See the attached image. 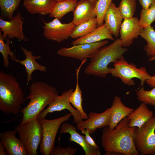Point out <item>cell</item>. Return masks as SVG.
<instances>
[{
	"label": "cell",
	"instance_id": "cell-19",
	"mask_svg": "<svg viewBox=\"0 0 155 155\" xmlns=\"http://www.w3.org/2000/svg\"><path fill=\"white\" fill-rule=\"evenodd\" d=\"M111 108L110 118L108 126L110 130L113 129L120 121L134 110L125 106L121 98L117 96H115Z\"/></svg>",
	"mask_w": 155,
	"mask_h": 155
},
{
	"label": "cell",
	"instance_id": "cell-5",
	"mask_svg": "<svg viewBox=\"0 0 155 155\" xmlns=\"http://www.w3.org/2000/svg\"><path fill=\"white\" fill-rule=\"evenodd\" d=\"M113 63L114 67L109 68V73L120 78L124 84L129 86L135 85L134 78L139 79L140 85L144 86V83L151 76L145 67H137L134 64L129 63L123 56Z\"/></svg>",
	"mask_w": 155,
	"mask_h": 155
},
{
	"label": "cell",
	"instance_id": "cell-11",
	"mask_svg": "<svg viewBox=\"0 0 155 155\" xmlns=\"http://www.w3.org/2000/svg\"><path fill=\"white\" fill-rule=\"evenodd\" d=\"M108 41L105 40L100 42L73 45L69 48L62 47L58 50L59 56L75 58L82 61L90 58L100 48L105 45Z\"/></svg>",
	"mask_w": 155,
	"mask_h": 155
},
{
	"label": "cell",
	"instance_id": "cell-22",
	"mask_svg": "<svg viewBox=\"0 0 155 155\" xmlns=\"http://www.w3.org/2000/svg\"><path fill=\"white\" fill-rule=\"evenodd\" d=\"M56 2L55 0H28L24 1L23 5L31 14L45 16L51 13Z\"/></svg>",
	"mask_w": 155,
	"mask_h": 155
},
{
	"label": "cell",
	"instance_id": "cell-31",
	"mask_svg": "<svg viewBox=\"0 0 155 155\" xmlns=\"http://www.w3.org/2000/svg\"><path fill=\"white\" fill-rule=\"evenodd\" d=\"M10 39L7 38L5 43L0 31V52L2 55L4 67L7 68L9 65V55L10 59L13 61L17 58L13 53L11 51L9 44L11 43Z\"/></svg>",
	"mask_w": 155,
	"mask_h": 155
},
{
	"label": "cell",
	"instance_id": "cell-27",
	"mask_svg": "<svg viewBox=\"0 0 155 155\" xmlns=\"http://www.w3.org/2000/svg\"><path fill=\"white\" fill-rule=\"evenodd\" d=\"M97 26L96 18L76 26L71 36L73 39H77L85 36L94 30Z\"/></svg>",
	"mask_w": 155,
	"mask_h": 155
},
{
	"label": "cell",
	"instance_id": "cell-33",
	"mask_svg": "<svg viewBox=\"0 0 155 155\" xmlns=\"http://www.w3.org/2000/svg\"><path fill=\"white\" fill-rule=\"evenodd\" d=\"M112 0H98L95 5L97 26L103 24L104 17L106 12Z\"/></svg>",
	"mask_w": 155,
	"mask_h": 155
},
{
	"label": "cell",
	"instance_id": "cell-7",
	"mask_svg": "<svg viewBox=\"0 0 155 155\" xmlns=\"http://www.w3.org/2000/svg\"><path fill=\"white\" fill-rule=\"evenodd\" d=\"M135 147L141 155H155V116L140 128H136L133 134Z\"/></svg>",
	"mask_w": 155,
	"mask_h": 155
},
{
	"label": "cell",
	"instance_id": "cell-6",
	"mask_svg": "<svg viewBox=\"0 0 155 155\" xmlns=\"http://www.w3.org/2000/svg\"><path fill=\"white\" fill-rule=\"evenodd\" d=\"M28 155H37V150L42 140L41 123L37 117L15 127V129Z\"/></svg>",
	"mask_w": 155,
	"mask_h": 155
},
{
	"label": "cell",
	"instance_id": "cell-12",
	"mask_svg": "<svg viewBox=\"0 0 155 155\" xmlns=\"http://www.w3.org/2000/svg\"><path fill=\"white\" fill-rule=\"evenodd\" d=\"M23 20L20 11H18L13 18L9 21L0 18V31L4 40L7 38H16L19 40L28 41L23 30Z\"/></svg>",
	"mask_w": 155,
	"mask_h": 155
},
{
	"label": "cell",
	"instance_id": "cell-37",
	"mask_svg": "<svg viewBox=\"0 0 155 155\" xmlns=\"http://www.w3.org/2000/svg\"><path fill=\"white\" fill-rule=\"evenodd\" d=\"M149 61L155 60V58L148 59ZM146 82L150 85L151 88L155 87V75L151 76V77L146 80Z\"/></svg>",
	"mask_w": 155,
	"mask_h": 155
},
{
	"label": "cell",
	"instance_id": "cell-17",
	"mask_svg": "<svg viewBox=\"0 0 155 155\" xmlns=\"http://www.w3.org/2000/svg\"><path fill=\"white\" fill-rule=\"evenodd\" d=\"M95 5L88 0H80L73 12L72 22L77 26L96 18Z\"/></svg>",
	"mask_w": 155,
	"mask_h": 155
},
{
	"label": "cell",
	"instance_id": "cell-23",
	"mask_svg": "<svg viewBox=\"0 0 155 155\" xmlns=\"http://www.w3.org/2000/svg\"><path fill=\"white\" fill-rule=\"evenodd\" d=\"M154 116V113L145 104L142 102L127 117L130 127L140 128Z\"/></svg>",
	"mask_w": 155,
	"mask_h": 155
},
{
	"label": "cell",
	"instance_id": "cell-21",
	"mask_svg": "<svg viewBox=\"0 0 155 155\" xmlns=\"http://www.w3.org/2000/svg\"><path fill=\"white\" fill-rule=\"evenodd\" d=\"M109 39L114 41L115 39L105 24L98 26L88 35L77 39L71 44L75 45L85 43H92Z\"/></svg>",
	"mask_w": 155,
	"mask_h": 155
},
{
	"label": "cell",
	"instance_id": "cell-38",
	"mask_svg": "<svg viewBox=\"0 0 155 155\" xmlns=\"http://www.w3.org/2000/svg\"><path fill=\"white\" fill-rule=\"evenodd\" d=\"M5 149L2 144L0 142V155H7Z\"/></svg>",
	"mask_w": 155,
	"mask_h": 155
},
{
	"label": "cell",
	"instance_id": "cell-14",
	"mask_svg": "<svg viewBox=\"0 0 155 155\" xmlns=\"http://www.w3.org/2000/svg\"><path fill=\"white\" fill-rule=\"evenodd\" d=\"M123 19L119 30V39L121 45L126 47L131 45L134 40L138 38L143 28L137 17Z\"/></svg>",
	"mask_w": 155,
	"mask_h": 155
},
{
	"label": "cell",
	"instance_id": "cell-1",
	"mask_svg": "<svg viewBox=\"0 0 155 155\" xmlns=\"http://www.w3.org/2000/svg\"><path fill=\"white\" fill-rule=\"evenodd\" d=\"M127 117L113 130L104 128L101 136V144L105 151L113 152L122 155H139L133 141L136 127H130Z\"/></svg>",
	"mask_w": 155,
	"mask_h": 155
},
{
	"label": "cell",
	"instance_id": "cell-26",
	"mask_svg": "<svg viewBox=\"0 0 155 155\" xmlns=\"http://www.w3.org/2000/svg\"><path fill=\"white\" fill-rule=\"evenodd\" d=\"M140 36L146 42L144 48L148 59L155 58V30L151 26L143 28Z\"/></svg>",
	"mask_w": 155,
	"mask_h": 155
},
{
	"label": "cell",
	"instance_id": "cell-8",
	"mask_svg": "<svg viewBox=\"0 0 155 155\" xmlns=\"http://www.w3.org/2000/svg\"><path fill=\"white\" fill-rule=\"evenodd\" d=\"M72 116L70 113L53 119L45 118L40 120L43 131L42 140L40 144V151L44 155H50L55 147L56 137L59 128L62 123Z\"/></svg>",
	"mask_w": 155,
	"mask_h": 155
},
{
	"label": "cell",
	"instance_id": "cell-40",
	"mask_svg": "<svg viewBox=\"0 0 155 155\" xmlns=\"http://www.w3.org/2000/svg\"><path fill=\"white\" fill-rule=\"evenodd\" d=\"M57 2L61 1L67 0H55Z\"/></svg>",
	"mask_w": 155,
	"mask_h": 155
},
{
	"label": "cell",
	"instance_id": "cell-10",
	"mask_svg": "<svg viewBox=\"0 0 155 155\" xmlns=\"http://www.w3.org/2000/svg\"><path fill=\"white\" fill-rule=\"evenodd\" d=\"M43 34L47 39L60 43L70 37L76 26L72 22L62 23L55 18L48 22L43 21Z\"/></svg>",
	"mask_w": 155,
	"mask_h": 155
},
{
	"label": "cell",
	"instance_id": "cell-36",
	"mask_svg": "<svg viewBox=\"0 0 155 155\" xmlns=\"http://www.w3.org/2000/svg\"><path fill=\"white\" fill-rule=\"evenodd\" d=\"M139 4L142 6V9H147L152 4L155 2V0H138Z\"/></svg>",
	"mask_w": 155,
	"mask_h": 155
},
{
	"label": "cell",
	"instance_id": "cell-20",
	"mask_svg": "<svg viewBox=\"0 0 155 155\" xmlns=\"http://www.w3.org/2000/svg\"><path fill=\"white\" fill-rule=\"evenodd\" d=\"M123 19L118 7L112 2L106 12L104 20L111 33L116 38L119 34Z\"/></svg>",
	"mask_w": 155,
	"mask_h": 155
},
{
	"label": "cell",
	"instance_id": "cell-35",
	"mask_svg": "<svg viewBox=\"0 0 155 155\" xmlns=\"http://www.w3.org/2000/svg\"><path fill=\"white\" fill-rule=\"evenodd\" d=\"M81 131L82 133L85 135L86 140L88 144L94 147L99 148L98 146L90 135V134L87 129H82Z\"/></svg>",
	"mask_w": 155,
	"mask_h": 155
},
{
	"label": "cell",
	"instance_id": "cell-15",
	"mask_svg": "<svg viewBox=\"0 0 155 155\" xmlns=\"http://www.w3.org/2000/svg\"><path fill=\"white\" fill-rule=\"evenodd\" d=\"M60 133L61 135L64 133H69L70 135L69 141L75 142L81 146L85 155H101L99 148L94 147L88 144L86 140L85 136L78 133L72 124L67 123H62L60 128Z\"/></svg>",
	"mask_w": 155,
	"mask_h": 155
},
{
	"label": "cell",
	"instance_id": "cell-34",
	"mask_svg": "<svg viewBox=\"0 0 155 155\" xmlns=\"http://www.w3.org/2000/svg\"><path fill=\"white\" fill-rule=\"evenodd\" d=\"M77 151L75 148H72L69 146L64 148L58 145L56 147H54L51 152V155H74Z\"/></svg>",
	"mask_w": 155,
	"mask_h": 155
},
{
	"label": "cell",
	"instance_id": "cell-16",
	"mask_svg": "<svg viewBox=\"0 0 155 155\" xmlns=\"http://www.w3.org/2000/svg\"><path fill=\"white\" fill-rule=\"evenodd\" d=\"M17 132L10 130L0 133V142L9 155H27L25 147L19 139L16 137Z\"/></svg>",
	"mask_w": 155,
	"mask_h": 155
},
{
	"label": "cell",
	"instance_id": "cell-18",
	"mask_svg": "<svg viewBox=\"0 0 155 155\" xmlns=\"http://www.w3.org/2000/svg\"><path fill=\"white\" fill-rule=\"evenodd\" d=\"M20 48L25 56V59L21 60L16 59L13 61L19 63L25 66L27 75V83L28 84L32 80V74L34 71L38 70L45 72L46 71V68L45 66L40 65L36 61V60L41 58L40 55H33L32 51L28 50L22 46H20Z\"/></svg>",
	"mask_w": 155,
	"mask_h": 155
},
{
	"label": "cell",
	"instance_id": "cell-2",
	"mask_svg": "<svg viewBox=\"0 0 155 155\" xmlns=\"http://www.w3.org/2000/svg\"><path fill=\"white\" fill-rule=\"evenodd\" d=\"M30 94L26 99H30L27 105L21 110L22 124L37 117L44 108L59 95L54 87L41 81L34 82L30 85Z\"/></svg>",
	"mask_w": 155,
	"mask_h": 155
},
{
	"label": "cell",
	"instance_id": "cell-30",
	"mask_svg": "<svg viewBox=\"0 0 155 155\" xmlns=\"http://www.w3.org/2000/svg\"><path fill=\"white\" fill-rule=\"evenodd\" d=\"M123 19L133 17L136 9V0H121L118 7Z\"/></svg>",
	"mask_w": 155,
	"mask_h": 155
},
{
	"label": "cell",
	"instance_id": "cell-25",
	"mask_svg": "<svg viewBox=\"0 0 155 155\" xmlns=\"http://www.w3.org/2000/svg\"><path fill=\"white\" fill-rule=\"evenodd\" d=\"M78 1V0H67L57 2L49 16L61 19L67 13L74 12Z\"/></svg>",
	"mask_w": 155,
	"mask_h": 155
},
{
	"label": "cell",
	"instance_id": "cell-3",
	"mask_svg": "<svg viewBox=\"0 0 155 155\" xmlns=\"http://www.w3.org/2000/svg\"><path fill=\"white\" fill-rule=\"evenodd\" d=\"M25 94L16 78L0 71V110L6 114L15 115L20 113L25 100Z\"/></svg>",
	"mask_w": 155,
	"mask_h": 155
},
{
	"label": "cell",
	"instance_id": "cell-13",
	"mask_svg": "<svg viewBox=\"0 0 155 155\" xmlns=\"http://www.w3.org/2000/svg\"><path fill=\"white\" fill-rule=\"evenodd\" d=\"M111 108L106 109L100 113L90 112L86 120H82L76 124L77 129L80 131L86 129L90 134L94 133L98 129L108 127L109 123Z\"/></svg>",
	"mask_w": 155,
	"mask_h": 155
},
{
	"label": "cell",
	"instance_id": "cell-41",
	"mask_svg": "<svg viewBox=\"0 0 155 155\" xmlns=\"http://www.w3.org/2000/svg\"><path fill=\"white\" fill-rule=\"evenodd\" d=\"M23 0L24 1H27V0Z\"/></svg>",
	"mask_w": 155,
	"mask_h": 155
},
{
	"label": "cell",
	"instance_id": "cell-32",
	"mask_svg": "<svg viewBox=\"0 0 155 155\" xmlns=\"http://www.w3.org/2000/svg\"><path fill=\"white\" fill-rule=\"evenodd\" d=\"M137 99L140 102L155 107V87L150 90H144V86L136 91Z\"/></svg>",
	"mask_w": 155,
	"mask_h": 155
},
{
	"label": "cell",
	"instance_id": "cell-4",
	"mask_svg": "<svg viewBox=\"0 0 155 155\" xmlns=\"http://www.w3.org/2000/svg\"><path fill=\"white\" fill-rule=\"evenodd\" d=\"M128 51L122 46L119 38H117L108 45L100 48L90 58L88 65L84 70L88 75L105 78L109 73L108 65L116 62Z\"/></svg>",
	"mask_w": 155,
	"mask_h": 155
},
{
	"label": "cell",
	"instance_id": "cell-9",
	"mask_svg": "<svg viewBox=\"0 0 155 155\" xmlns=\"http://www.w3.org/2000/svg\"><path fill=\"white\" fill-rule=\"evenodd\" d=\"M73 91V89L71 88L63 92L61 95H58L49 104L46 108L39 113L37 119L40 121L45 118L49 113L67 109L72 114L73 117V122L76 124H78L83 119L80 113L72 106L69 100V96Z\"/></svg>",
	"mask_w": 155,
	"mask_h": 155
},
{
	"label": "cell",
	"instance_id": "cell-29",
	"mask_svg": "<svg viewBox=\"0 0 155 155\" xmlns=\"http://www.w3.org/2000/svg\"><path fill=\"white\" fill-rule=\"evenodd\" d=\"M139 22L142 28L151 26L155 21V2L147 9H142L140 14Z\"/></svg>",
	"mask_w": 155,
	"mask_h": 155
},
{
	"label": "cell",
	"instance_id": "cell-28",
	"mask_svg": "<svg viewBox=\"0 0 155 155\" xmlns=\"http://www.w3.org/2000/svg\"><path fill=\"white\" fill-rule=\"evenodd\" d=\"M21 0H0L1 13L3 18L9 20L13 18V14L18 8Z\"/></svg>",
	"mask_w": 155,
	"mask_h": 155
},
{
	"label": "cell",
	"instance_id": "cell-24",
	"mask_svg": "<svg viewBox=\"0 0 155 155\" xmlns=\"http://www.w3.org/2000/svg\"><path fill=\"white\" fill-rule=\"evenodd\" d=\"M87 60L82 61L79 66L76 70V84L75 88L71 94L69 100L70 102L73 106L74 108L78 111L81 114L83 119H88V115L84 110L82 105L83 99L82 92L79 84V75L81 68Z\"/></svg>",
	"mask_w": 155,
	"mask_h": 155
},
{
	"label": "cell",
	"instance_id": "cell-39",
	"mask_svg": "<svg viewBox=\"0 0 155 155\" xmlns=\"http://www.w3.org/2000/svg\"><path fill=\"white\" fill-rule=\"evenodd\" d=\"M92 2L95 5L98 0H88Z\"/></svg>",
	"mask_w": 155,
	"mask_h": 155
}]
</instances>
